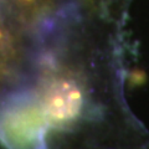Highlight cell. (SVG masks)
I'll return each instance as SVG.
<instances>
[{"instance_id":"obj_3","label":"cell","mask_w":149,"mask_h":149,"mask_svg":"<svg viewBox=\"0 0 149 149\" xmlns=\"http://www.w3.org/2000/svg\"><path fill=\"white\" fill-rule=\"evenodd\" d=\"M26 80V49L0 6V92L6 95L22 90Z\"/></svg>"},{"instance_id":"obj_2","label":"cell","mask_w":149,"mask_h":149,"mask_svg":"<svg viewBox=\"0 0 149 149\" xmlns=\"http://www.w3.org/2000/svg\"><path fill=\"white\" fill-rule=\"evenodd\" d=\"M4 14L20 34L46 42L74 14L63 0H0Z\"/></svg>"},{"instance_id":"obj_4","label":"cell","mask_w":149,"mask_h":149,"mask_svg":"<svg viewBox=\"0 0 149 149\" xmlns=\"http://www.w3.org/2000/svg\"><path fill=\"white\" fill-rule=\"evenodd\" d=\"M97 143V142H96ZM102 143H97V146H86V147H81V148H74V149H125V148H117L116 146H101ZM72 149V148H71ZM129 149H148L147 147H141V148H129Z\"/></svg>"},{"instance_id":"obj_1","label":"cell","mask_w":149,"mask_h":149,"mask_svg":"<svg viewBox=\"0 0 149 149\" xmlns=\"http://www.w3.org/2000/svg\"><path fill=\"white\" fill-rule=\"evenodd\" d=\"M47 118L34 91L22 88L0 106V136L13 149H46Z\"/></svg>"}]
</instances>
